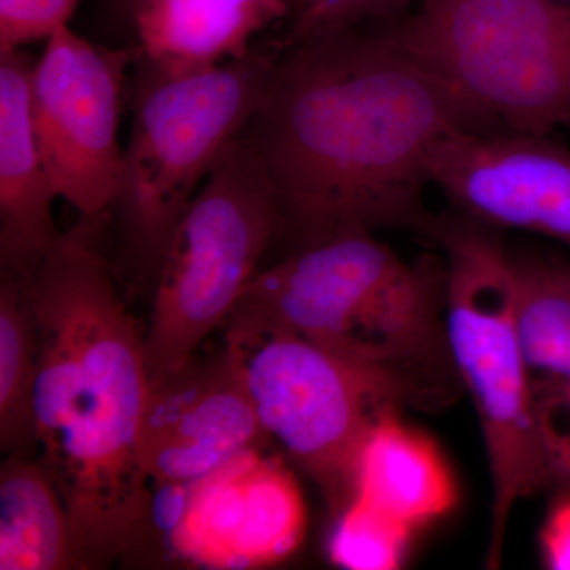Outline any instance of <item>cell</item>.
<instances>
[{"label": "cell", "instance_id": "obj_1", "mask_svg": "<svg viewBox=\"0 0 570 570\" xmlns=\"http://www.w3.org/2000/svg\"><path fill=\"white\" fill-rule=\"evenodd\" d=\"M456 130L480 132L453 94L387 29L354 28L281 48L243 132L295 249L348 230L428 235V159Z\"/></svg>", "mask_w": 570, "mask_h": 570}, {"label": "cell", "instance_id": "obj_2", "mask_svg": "<svg viewBox=\"0 0 570 570\" xmlns=\"http://www.w3.org/2000/svg\"><path fill=\"white\" fill-rule=\"evenodd\" d=\"M107 225L110 213L80 216L36 264L13 272L37 324L39 460L66 504L81 569L126 562L153 498L140 460L145 332L105 253Z\"/></svg>", "mask_w": 570, "mask_h": 570}, {"label": "cell", "instance_id": "obj_3", "mask_svg": "<svg viewBox=\"0 0 570 570\" xmlns=\"http://www.w3.org/2000/svg\"><path fill=\"white\" fill-rule=\"evenodd\" d=\"M279 48L209 69L168 73L138 63L134 119L110 206L116 276L153 295L183 214L214 164L253 118Z\"/></svg>", "mask_w": 570, "mask_h": 570}, {"label": "cell", "instance_id": "obj_4", "mask_svg": "<svg viewBox=\"0 0 570 570\" xmlns=\"http://www.w3.org/2000/svg\"><path fill=\"white\" fill-rule=\"evenodd\" d=\"M428 236L445 265V321L453 362L478 412L491 479L487 566L499 568L510 513L521 499L553 489L532 412L517 316L513 255L489 225L436 216Z\"/></svg>", "mask_w": 570, "mask_h": 570}, {"label": "cell", "instance_id": "obj_5", "mask_svg": "<svg viewBox=\"0 0 570 570\" xmlns=\"http://www.w3.org/2000/svg\"><path fill=\"white\" fill-rule=\"evenodd\" d=\"M385 29L480 132L570 127V0H420Z\"/></svg>", "mask_w": 570, "mask_h": 570}, {"label": "cell", "instance_id": "obj_6", "mask_svg": "<svg viewBox=\"0 0 570 570\" xmlns=\"http://www.w3.org/2000/svg\"><path fill=\"white\" fill-rule=\"evenodd\" d=\"M277 236L275 183L242 132L206 176L165 254L145 330L149 382L184 365L223 330Z\"/></svg>", "mask_w": 570, "mask_h": 570}, {"label": "cell", "instance_id": "obj_7", "mask_svg": "<svg viewBox=\"0 0 570 570\" xmlns=\"http://www.w3.org/2000/svg\"><path fill=\"white\" fill-rule=\"evenodd\" d=\"M223 332L266 436L316 482L336 517L355 498L371 430L403 409L362 371L298 333L238 322Z\"/></svg>", "mask_w": 570, "mask_h": 570}, {"label": "cell", "instance_id": "obj_8", "mask_svg": "<svg viewBox=\"0 0 570 570\" xmlns=\"http://www.w3.org/2000/svg\"><path fill=\"white\" fill-rule=\"evenodd\" d=\"M262 450L195 482L153 483L134 564L246 570L288 560L305 539V499L283 461Z\"/></svg>", "mask_w": 570, "mask_h": 570}, {"label": "cell", "instance_id": "obj_9", "mask_svg": "<svg viewBox=\"0 0 570 570\" xmlns=\"http://www.w3.org/2000/svg\"><path fill=\"white\" fill-rule=\"evenodd\" d=\"M127 50L92 45L69 26L32 71L33 129L52 189L80 216L110 213L121 174L118 127Z\"/></svg>", "mask_w": 570, "mask_h": 570}, {"label": "cell", "instance_id": "obj_10", "mask_svg": "<svg viewBox=\"0 0 570 570\" xmlns=\"http://www.w3.org/2000/svg\"><path fill=\"white\" fill-rule=\"evenodd\" d=\"M428 171L469 219L570 247V148L550 135L456 130L436 142Z\"/></svg>", "mask_w": 570, "mask_h": 570}, {"label": "cell", "instance_id": "obj_11", "mask_svg": "<svg viewBox=\"0 0 570 570\" xmlns=\"http://www.w3.org/2000/svg\"><path fill=\"white\" fill-rule=\"evenodd\" d=\"M268 439L224 347L149 382L140 460L156 485L195 482Z\"/></svg>", "mask_w": 570, "mask_h": 570}, {"label": "cell", "instance_id": "obj_12", "mask_svg": "<svg viewBox=\"0 0 570 570\" xmlns=\"http://www.w3.org/2000/svg\"><path fill=\"white\" fill-rule=\"evenodd\" d=\"M36 62L0 51V269L22 272L43 257L61 232L52 220V189L32 119Z\"/></svg>", "mask_w": 570, "mask_h": 570}, {"label": "cell", "instance_id": "obj_13", "mask_svg": "<svg viewBox=\"0 0 570 570\" xmlns=\"http://www.w3.org/2000/svg\"><path fill=\"white\" fill-rule=\"evenodd\" d=\"M513 262L532 412L554 487L570 489V264Z\"/></svg>", "mask_w": 570, "mask_h": 570}, {"label": "cell", "instance_id": "obj_14", "mask_svg": "<svg viewBox=\"0 0 570 570\" xmlns=\"http://www.w3.org/2000/svg\"><path fill=\"white\" fill-rule=\"evenodd\" d=\"M287 17L288 0H145L132 24L141 62L184 73L242 58Z\"/></svg>", "mask_w": 570, "mask_h": 570}, {"label": "cell", "instance_id": "obj_15", "mask_svg": "<svg viewBox=\"0 0 570 570\" xmlns=\"http://www.w3.org/2000/svg\"><path fill=\"white\" fill-rule=\"evenodd\" d=\"M400 414L390 412L371 430L358 461L355 497L415 530L453 508L456 485L436 442Z\"/></svg>", "mask_w": 570, "mask_h": 570}, {"label": "cell", "instance_id": "obj_16", "mask_svg": "<svg viewBox=\"0 0 570 570\" xmlns=\"http://www.w3.org/2000/svg\"><path fill=\"white\" fill-rule=\"evenodd\" d=\"M81 569L66 504L40 460L0 468V570Z\"/></svg>", "mask_w": 570, "mask_h": 570}, {"label": "cell", "instance_id": "obj_17", "mask_svg": "<svg viewBox=\"0 0 570 570\" xmlns=\"http://www.w3.org/2000/svg\"><path fill=\"white\" fill-rule=\"evenodd\" d=\"M37 324L21 277L0 269V449L32 456L37 450L33 384Z\"/></svg>", "mask_w": 570, "mask_h": 570}, {"label": "cell", "instance_id": "obj_18", "mask_svg": "<svg viewBox=\"0 0 570 570\" xmlns=\"http://www.w3.org/2000/svg\"><path fill=\"white\" fill-rule=\"evenodd\" d=\"M412 532L414 528L355 497L336 515L328 557L344 569H400Z\"/></svg>", "mask_w": 570, "mask_h": 570}, {"label": "cell", "instance_id": "obj_19", "mask_svg": "<svg viewBox=\"0 0 570 570\" xmlns=\"http://www.w3.org/2000/svg\"><path fill=\"white\" fill-rule=\"evenodd\" d=\"M411 0H288L287 32L276 47L287 48L326 33L393 22Z\"/></svg>", "mask_w": 570, "mask_h": 570}, {"label": "cell", "instance_id": "obj_20", "mask_svg": "<svg viewBox=\"0 0 570 570\" xmlns=\"http://www.w3.org/2000/svg\"><path fill=\"white\" fill-rule=\"evenodd\" d=\"M80 0H0V51L48 40L63 26Z\"/></svg>", "mask_w": 570, "mask_h": 570}, {"label": "cell", "instance_id": "obj_21", "mask_svg": "<svg viewBox=\"0 0 570 570\" xmlns=\"http://www.w3.org/2000/svg\"><path fill=\"white\" fill-rule=\"evenodd\" d=\"M540 553L546 568L570 570V497L554 504L542 532Z\"/></svg>", "mask_w": 570, "mask_h": 570}, {"label": "cell", "instance_id": "obj_22", "mask_svg": "<svg viewBox=\"0 0 570 570\" xmlns=\"http://www.w3.org/2000/svg\"><path fill=\"white\" fill-rule=\"evenodd\" d=\"M112 3H115L116 10L121 13V17L129 18L134 22L135 14L141 9L145 0H112Z\"/></svg>", "mask_w": 570, "mask_h": 570}]
</instances>
